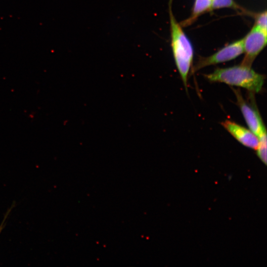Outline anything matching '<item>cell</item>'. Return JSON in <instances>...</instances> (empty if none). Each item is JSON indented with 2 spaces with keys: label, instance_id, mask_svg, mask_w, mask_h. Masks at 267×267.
<instances>
[{
  "label": "cell",
  "instance_id": "cell-11",
  "mask_svg": "<svg viewBox=\"0 0 267 267\" xmlns=\"http://www.w3.org/2000/svg\"><path fill=\"white\" fill-rule=\"evenodd\" d=\"M4 221H5V219H4V220L3 221L2 223L1 224V225H0V232H1V230H2V228H3V222H4Z\"/></svg>",
  "mask_w": 267,
  "mask_h": 267
},
{
  "label": "cell",
  "instance_id": "cell-2",
  "mask_svg": "<svg viewBox=\"0 0 267 267\" xmlns=\"http://www.w3.org/2000/svg\"><path fill=\"white\" fill-rule=\"evenodd\" d=\"M205 77L211 82L243 88L251 93L260 92L265 79L264 75L257 73L251 67L241 64L216 69L212 73L205 75Z\"/></svg>",
  "mask_w": 267,
  "mask_h": 267
},
{
  "label": "cell",
  "instance_id": "cell-7",
  "mask_svg": "<svg viewBox=\"0 0 267 267\" xmlns=\"http://www.w3.org/2000/svg\"><path fill=\"white\" fill-rule=\"evenodd\" d=\"M212 0H195L191 16L181 22L182 26L191 25L202 14L212 10Z\"/></svg>",
  "mask_w": 267,
  "mask_h": 267
},
{
  "label": "cell",
  "instance_id": "cell-3",
  "mask_svg": "<svg viewBox=\"0 0 267 267\" xmlns=\"http://www.w3.org/2000/svg\"><path fill=\"white\" fill-rule=\"evenodd\" d=\"M267 31L254 25L243 38L245 56L241 65L251 67L256 57L267 44Z\"/></svg>",
  "mask_w": 267,
  "mask_h": 267
},
{
  "label": "cell",
  "instance_id": "cell-10",
  "mask_svg": "<svg viewBox=\"0 0 267 267\" xmlns=\"http://www.w3.org/2000/svg\"><path fill=\"white\" fill-rule=\"evenodd\" d=\"M255 25L267 31V12L265 10L258 14L255 19Z\"/></svg>",
  "mask_w": 267,
  "mask_h": 267
},
{
  "label": "cell",
  "instance_id": "cell-5",
  "mask_svg": "<svg viewBox=\"0 0 267 267\" xmlns=\"http://www.w3.org/2000/svg\"><path fill=\"white\" fill-rule=\"evenodd\" d=\"M244 118L250 130L257 136L267 131L258 109L254 104H248L239 89H233Z\"/></svg>",
  "mask_w": 267,
  "mask_h": 267
},
{
  "label": "cell",
  "instance_id": "cell-1",
  "mask_svg": "<svg viewBox=\"0 0 267 267\" xmlns=\"http://www.w3.org/2000/svg\"><path fill=\"white\" fill-rule=\"evenodd\" d=\"M169 7L172 51L177 68L187 90L188 75L193 58V48L181 25L173 14L171 0Z\"/></svg>",
  "mask_w": 267,
  "mask_h": 267
},
{
  "label": "cell",
  "instance_id": "cell-9",
  "mask_svg": "<svg viewBox=\"0 0 267 267\" xmlns=\"http://www.w3.org/2000/svg\"><path fill=\"white\" fill-rule=\"evenodd\" d=\"M239 8L233 0H212V9L221 8Z\"/></svg>",
  "mask_w": 267,
  "mask_h": 267
},
{
  "label": "cell",
  "instance_id": "cell-4",
  "mask_svg": "<svg viewBox=\"0 0 267 267\" xmlns=\"http://www.w3.org/2000/svg\"><path fill=\"white\" fill-rule=\"evenodd\" d=\"M243 52V41L242 39L226 45L210 56L200 57L192 68V73L208 66L230 61Z\"/></svg>",
  "mask_w": 267,
  "mask_h": 267
},
{
  "label": "cell",
  "instance_id": "cell-6",
  "mask_svg": "<svg viewBox=\"0 0 267 267\" xmlns=\"http://www.w3.org/2000/svg\"><path fill=\"white\" fill-rule=\"evenodd\" d=\"M222 125L242 145L256 150L259 140L258 137L250 130L230 120H225Z\"/></svg>",
  "mask_w": 267,
  "mask_h": 267
},
{
  "label": "cell",
  "instance_id": "cell-8",
  "mask_svg": "<svg viewBox=\"0 0 267 267\" xmlns=\"http://www.w3.org/2000/svg\"><path fill=\"white\" fill-rule=\"evenodd\" d=\"M259 143L256 149L258 157L265 164H267V131L258 137Z\"/></svg>",
  "mask_w": 267,
  "mask_h": 267
}]
</instances>
